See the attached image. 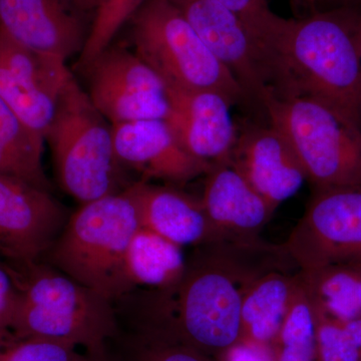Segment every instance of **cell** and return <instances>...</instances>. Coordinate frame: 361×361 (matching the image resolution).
Returning <instances> with one entry per match:
<instances>
[{
	"label": "cell",
	"instance_id": "obj_1",
	"mask_svg": "<svg viewBox=\"0 0 361 361\" xmlns=\"http://www.w3.org/2000/svg\"><path fill=\"white\" fill-rule=\"evenodd\" d=\"M195 248L177 283L139 288L114 304L130 331L175 339L216 360L242 339V303L250 285L268 273L288 272L290 259L283 245L260 238Z\"/></svg>",
	"mask_w": 361,
	"mask_h": 361
},
{
	"label": "cell",
	"instance_id": "obj_2",
	"mask_svg": "<svg viewBox=\"0 0 361 361\" xmlns=\"http://www.w3.org/2000/svg\"><path fill=\"white\" fill-rule=\"evenodd\" d=\"M360 13L336 6L293 20L271 59V97L315 99L361 129Z\"/></svg>",
	"mask_w": 361,
	"mask_h": 361
},
{
	"label": "cell",
	"instance_id": "obj_3",
	"mask_svg": "<svg viewBox=\"0 0 361 361\" xmlns=\"http://www.w3.org/2000/svg\"><path fill=\"white\" fill-rule=\"evenodd\" d=\"M16 304L11 330L85 351L110 345L120 336L115 305L45 261L8 264Z\"/></svg>",
	"mask_w": 361,
	"mask_h": 361
},
{
	"label": "cell",
	"instance_id": "obj_4",
	"mask_svg": "<svg viewBox=\"0 0 361 361\" xmlns=\"http://www.w3.org/2000/svg\"><path fill=\"white\" fill-rule=\"evenodd\" d=\"M140 227L137 204L127 188L71 214L44 261L115 303L135 290L127 256Z\"/></svg>",
	"mask_w": 361,
	"mask_h": 361
},
{
	"label": "cell",
	"instance_id": "obj_5",
	"mask_svg": "<svg viewBox=\"0 0 361 361\" xmlns=\"http://www.w3.org/2000/svg\"><path fill=\"white\" fill-rule=\"evenodd\" d=\"M108 122L71 75L44 140L51 147L59 186L82 205L133 184L116 159Z\"/></svg>",
	"mask_w": 361,
	"mask_h": 361
},
{
	"label": "cell",
	"instance_id": "obj_6",
	"mask_svg": "<svg viewBox=\"0 0 361 361\" xmlns=\"http://www.w3.org/2000/svg\"><path fill=\"white\" fill-rule=\"evenodd\" d=\"M135 54L168 89L215 90L234 106L247 102L231 73L216 59L171 0H146L133 16Z\"/></svg>",
	"mask_w": 361,
	"mask_h": 361
},
{
	"label": "cell",
	"instance_id": "obj_7",
	"mask_svg": "<svg viewBox=\"0 0 361 361\" xmlns=\"http://www.w3.org/2000/svg\"><path fill=\"white\" fill-rule=\"evenodd\" d=\"M268 122L286 137L313 190L361 187V129L308 97H269Z\"/></svg>",
	"mask_w": 361,
	"mask_h": 361
},
{
	"label": "cell",
	"instance_id": "obj_8",
	"mask_svg": "<svg viewBox=\"0 0 361 361\" xmlns=\"http://www.w3.org/2000/svg\"><path fill=\"white\" fill-rule=\"evenodd\" d=\"M284 246L299 270L361 265V187L313 190Z\"/></svg>",
	"mask_w": 361,
	"mask_h": 361
},
{
	"label": "cell",
	"instance_id": "obj_9",
	"mask_svg": "<svg viewBox=\"0 0 361 361\" xmlns=\"http://www.w3.org/2000/svg\"><path fill=\"white\" fill-rule=\"evenodd\" d=\"M82 70L90 101L111 125L166 120L170 114L167 87L134 51L111 44Z\"/></svg>",
	"mask_w": 361,
	"mask_h": 361
},
{
	"label": "cell",
	"instance_id": "obj_10",
	"mask_svg": "<svg viewBox=\"0 0 361 361\" xmlns=\"http://www.w3.org/2000/svg\"><path fill=\"white\" fill-rule=\"evenodd\" d=\"M243 90L247 103L264 106L272 92L269 52L238 16L217 0H171Z\"/></svg>",
	"mask_w": 361,
	"mask_h": 361
},
{
	"label": "cell",
	"instance_id": "obj_11",
	"mask_svg": "<svg viewBox=\"0 0 361 361\" xmlns=\"http://www.w3.org/2000/svg\"><path fill=\"white\" fill-rule=\"evenodd\" d=\"M68 217L51 192L0 175V259L4 262L44 260Z\"/></svg>",
	"mask_w": 361,
	"mask_h": 361
},
{
	"label": "cell",
	"instance_id": "obj_12",
	"mask_svg": "<svg viewBox=\"0 0 361 361\" xmlns=\"http://www.w3.org/2000/svg\"><path fill=\"white\" fill-rule=\"evenodd\" d=\"M71 75L63 59L30 51L0 32V97L44 139Z\"/></svg>",
	"mask_w": 361,
	"mask_h": 361
},
{
	"label": "cell",
	"instance_id": "obj_13",
	"mask_svg": "<svg viewBox=\"0 0 361 361\" xmlns=\"http://www.w3.org/2000/svg\"><path fill=\"white\" fill-rule=\"evenodd\" d=\"M111 130L118 163L141 176L140 180L183 184L205 175L211 167L183 149L166 120L114 123Z\"/></svg>",
	"mask_w": 361,
	"mask_h": 361
},
{
	"label": "cell",
	"instance_id": "obj_14",
	"mask_svg": "<svg viewBox=\"0 0 361 361\" xmlns=\"http://www.w3.org/2000/svg\"><path fill=\"white\" fill-rule=\"evenodd\" d=\"M230 161L274 209L294 196L306 180L290 144L269 122L238 126Z\"/></svg>",
	"mask_w": 361,
	"mask_h": 361
},
{
	"label": "cell",
	"instance_id": "obj_15",
	"mask_svg": "<svg viewBox=\"0 0 361 361\" xmlns=\"http://www.w3.org/2000/svg\"><path fill=\"white\" fill-rule=\"evenodd\" d=\"M167 90L166 122L183 149L210 165L230 159L238 135L231 102L215 90Z\"/></svg>",
	"mask_w": 361,
	"mask_h": 361
},
{
	"label": "cell",
	"instance_id": "obj_16",
	"mask_svg": "<svg viewBox=\"0 0 361 361\" xmlns=\"http://www.w3.org/2000/svg\"><path fill=\"white\" fill-rule=\"evenodd\" d=\"M75 9L68 0H0V32L30 51L66 61L80 54L89 35Z\"/></svg>",
	"mask_w": 361,
	"mask_h": 361
},
{
	"label": "cell",
	"instance_id": "obj_17",
	"mask_svg": "<svg viewBox=\"0 0 361 361\" xmlns=\"http://www.w3.org/2000/svg\"><path fill=\"white\" fill-rule=\"evenodd\" d=\"M205 175L200 200L216 241L258 239L276 209L249 184L230 159L212 164Z\"/></svg>",
	"mask_w": 361,
	"mask_h": 361
},
{
	"label": "cell",
	"instance_id": "obj_18",
	"mask_svg": "<svg viewBox=\"0 0 361 361\" xmlns=\"http://www.w3.org/2000/svg\"><path fill=\"white\" fill-rule=\"evenodd\" d=\"M128 189L137 204L142 227L180 247L216 241L200 199L174 188L157 186L140 180Z\"/></svg>",
	"mask_w": 361,
	"mask_h": 361
},
{
	"label": "cell",
	"instance_id": "obj_19",
	"mask_svg": "<svg viewBox=\"0 0 361 361\" xmlns=\"http://www.w3.org/2000/svg\"><path fill=\"white\" fill-rule=\"evenodd\" d=\"M296 286L297 272L274 271L255 280L242 303L241 341L270 348L284 322Z\"/></svg>",
	"mask_w": 361,
	"mask_h": 361
},
{
	"label": "cell",
	"instance_id": "obj_20",
	"mask_svg": "<svg viewBox=\"0 0 361 361\" xmlns=\"http://www.w3.org/2000/svg\"><path fill=\"white\" fill-rule=\"evenodd\" d=\"M44 142L0 97V175L51 192L42 166Z\"/></svg>",
	"mask_w": 361,
	"mask_h": 361
},
{
	"label": "cell",
	"instance_id": "obj_21",
	"mask_svg": "<svg viewBox=\"0 0 361 361\" xmlns=\"http://www.w3.org/2000/svg\"><path fill=\"white\" fill-rule=\"evenodd\" d=\"M186 261L182 247L141 226L128 250V273L135 290L167 288L179 281Z\"/></svg>",
	"mask_w": 361,
	"mask_h": 361
},
{
	"label": "cell",
	"instance_id": "obj_22",
	"mask_svg": "<svg viewBox=\"0 0 361 361\" xmlns=\"http://www.w3.org/2000/svg\"><path fill=\"white\" fill-rule=\"evenodd\" d=\"M298 275L318 313L338 322L360 317L361 265H329Z\"/></svg>",
	"mask_w": 361,
	"mask_h": 361
},
{
	"label": "cell",
	"instance_id": "obj_23",
	"mask_svg": "<svg viewBox=\"0 0 361 361\" xmlns=\"http://www.w3.org/2000/svg\"><path fill=\"white\" fill-rule=\"evenodd\" d=\"M270 348L273 361H319L317 312L299 279L298 271L295 292Z\"/></svg>",
	"mask_w": 361,
	"mask_h": 361
},
{
	"label": "cell",
	"instance_id": "obj_24",
	"mask_svg": "<svg viewBox=\"0 0 361 361\" xmlns=\"http://www.w3.org/2000/svg\"><path fill=\"white\" fill-rule=\"evenodd\" d=\"M115 341L123 361H216L188 344L158 334L120 332Z\"/></svg>",
	"mask_w": 361,
	"mask_h": 361
},
{
	"label": "cell",
	"instance_id": "obj_25",
	"mask_svg": "<svg viewBox=\"0 0 361 361\" xmlns=\"http://www.w3.org/2000/svg\"><path fill=\"white\" fill-rule=\"evenodd\" d=\"M146 0H103L97 9L96 16L84 49L80 54L78 68H85L108 49L118 30L139 11Z\"/></svg>",
	"mask_w": 361,
	"mask_h": 361
},
{
	"label": "cell",
	"instance_id": "obj_26",
	"mask_svg": "<svg viewBox=\"0 0 361 361\" xmlns=\"http://www.w3.org/2000/svg\"><path fill=\"white\" fill-rule=\"evenodd\" d=\"M238 16L269 52L270 59L277 45L286 37L293 20H286L271 11L267 0H217ZM271 63V61H270Z\"/></svg>",
	"mask_w": 361,
	"mask_h": 361
},
{
	"label": "cell",
	"instance_id": "obj_27",
	"mask_svg": "<svg viewBox=\"0 0 361 361\" xmlns=\"http://www.w3.org/2000/svg\"><path fill=\"white\" fill-rule=\"evenodd\" d=\"M84 355L65 344L14 334H0V361H82Z\"/></svg>",
	"mask_w": 361,
	"mask_h": 361
},
{
	"label": "cell",
	"instance_id": "obj_28",
	"mask_svg": "<svg viewBox=\"0 0 361 361\" xmlns=\"http://www.w3.org/2000/svg\"><path fill=\"white\" fill-rule=\"evenodd\" d=\"M317 348L319 361H360L361 348L343 322L318 312Z\"/></svg>",
	"mask_w": 361,
	"mask_h": 361
},
{
	"label": "cell",
	"instance_id": "obj_29",
	"mask_svg": "<svg viewBox=\"0 0 361 361\" xmlns=\"http://www.w3.org/2000/svg\"><path fill=\"white\" fill-rule=\"evenodd\" d=\"M16 283L8 266L0 259V334L11 330L16 304Z\"/></svg>",
	"mask_w": 361,
	"mask_h": 361
},
{
	"label": "cell",
	"instance_id": "obj_30",
	"mask_svg": "<svg viewBox=\"0 0 361 361\" xmlns=\"http://www.w3.org/2000/svg\"><path fill=\"white\" fill-rule=\"evenodd\" d=\"M216 361H273V356L269 348L240 341Z\"/></svg>",
	"mask_w": 361,
	"mask_h": 361
},
{
	"label": "cell",
	"instance_id": "obj_31",
	"mask_svg": "<svg viewBox=\"0 0 361 361\" xmlns=\"http://www.w3.org/2000/svg\"><path fill=\"white\" fill-rule=\"evenodd\" d=\"M82 361H123L118 353L111 350L110 345L99 350L85 351Z\"/></svg>",
	"mask_w": 361,
	"mask_h": 361
},
{
	"label": "cell",
	"instance_id": "obj_32",
	"mask_svg": "<svg viewBox=\"0 0 361 361\" xmlns=\"http://www.w3.org/2000/svg\"><path fill=\"white\" fill-rule=\"evenodd\" d=\"M78 11H97L103 0H68Z\"/></svg>",
	"mask_w": 361,
	"mask_h": 361
},
{
	"label": "cell",
	"instance_id": "obj_33",
	"mask_svg": "<svg viewBox=\"0 0 361 361\" xmlns=\"http://www.w3.org/2000/svg\"><path fill=\"white\" fill-rule=\"evenodd\" d=\"M300 1L312 6L314 11H320L319 7L326 4H336L337 6V0H300Z\"/></svg>",
	"mask_w": 361,
	"mask_h": 361
},
{
	"label": "cell",
	"instance_id": "obj_34",
	"mask_svg": "<svg viewBox=\"0 0 361 361\" xmlns=\"http://www.w3.org/2000/svg\"><path fill=\"white\" fill-rule=\"evenodd\" d=\"M337 6L361 7V0H337Z\"/></svg>",
	"mask_w": 361,
	"mask_h": 361
},
{
	"label": "cell",
	"instance_id": "obj_35",
	"mask_svg": "<svg viewBox=\"0 0 361 361\" xmlns=\"http://www.w3.org/2000/svg\"><path fill=\"white\" fill-rule=\"evenodd\" d=\"M358 35H360V47H361V7H360V18H358Z\"/></svg>",
	"mask_w": 361,
	"mask_h": 361
},
{
	"label": "cell",
	"instance_id": "obj_36",
	"mask_svg": "<svg viewBox=\"0 0 361 361\" xmlns=\"http://www.w3.org/2000/svg\"><path fill=\"white\" fill-rule=\"evenodd\" d=\"M360 361H361V358H360Z\"/></svg>",
	"mask_w": 361,
	"mask_h": 361
}]
</instances>
